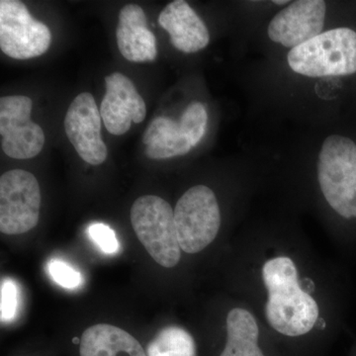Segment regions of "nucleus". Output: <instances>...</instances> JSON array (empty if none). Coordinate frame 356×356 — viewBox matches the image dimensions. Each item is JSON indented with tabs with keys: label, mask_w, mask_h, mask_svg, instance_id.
I'll return each instance as SVG.
<instances>
[{
	"label": "nucleus",
	"mask_w": 356,
	"mask_h": 356,
	"mask_svg": "<svg viewBox=\"0 0 356 356\" xmlns=\"http://www.w3.org/2000/svg\"><path fill=\"white\" fill-rule=\"evenodd\" d=\"M0 314L2 322L13 320L18 308V289L11 280L2 281L0 290Z\"/></svg>",
	"instance_id": "412c9836"
},
{
	"label": "nucleus",
	"mask_w": 356,
	"mask_h": 356,
	"mask_svg": "<svg viewBox=\"0 0 356 356\" xmlns=\"http://www.w3.org/2000/svg\"><path fill=\"white\" fill-rule=\"evenodd\" d=\"M208 114L205 106L200 102H192L184 110L179 124L187 139L191 140L192 147L202 139L207 127Z\"/></svg>",
	"instance_id": "a211bd4d"
},
{
	"label": "nucleus",
	"mask_w": 356,
	"mask_h": 356,
	"mask_svg": "<svg viewBox=\"0 0 356 356\" xmlns=\"http://www.w3.org/2000/svg\"><path fill=\"white\" fill-rule=\"evenodd\" d=\"M259 337L254 316L245 309H233L227 316V343L220 356H264Z\"/></svg>",
	"instance_id": "dca6fc26"
},
{
	"label": "nucleus",
	"mask_w": 356,
	"mask_h": 356,
	"mask_svg": "<svg viewBox=\"0 0 356 356\" xmlns=\"http://www.w3.org/2000/svg\"><path fill=\"white\" fill-rule=\"evenodd\" d=\"M147 356H195L196 346L193 337L182 327H165L149 343Z\"/></svg>",
	"instance_id": "f3484780"
},
{
	"label": "nucleus",
	"mask_w": 356,
	"mask_h": 356,
	"mask_svg": "<svg viewBox=\"0 0 356 356\" xmlns=\"http://www.w3.org/2000/svg\"><path fill=\"white\" fill-rule=\"evenodd\" d=\"M145 154L151 159H165L184 156L191 152L192 145L182 131L179 122L168 117L154 119L143 137Z\"/></svg>",
	"instance_id": "2eb2a0df"
},
{
	"label": "nucleus",
	"mask_w": 356,
	"mask_h": 356,
	"mask_svg": "<svg viewBox=\"0 0 356 356\" xmlns=\"http://www.w3.org/2000/svg\"><path fill=\"white\" fill-rule=\"evenodd\" d=\"M32 106L27 96H6L0 99L1 149L9 158L29 159L43 149L44 131L31 120Z\"/></svg>",
	"instance_id": "6e6552de"
},
{
	"label": "nucleus",
	"mask_w": 356,
	"mask_h": 356,
	"mask_svg": "<svg viewBox=\"0 0 356 356\" xmlns=\"http://www.w3.org/2000/svg\"><path fill=\"white\" fill-rule=\"evenodd\" d=\"M41 191L37 178L23 170H9L0 177V231L21 235L38 224Z\"/></svg>",
	"instance_id": "423d86ee"
},
{
	"label": "nucleus",
	"mask_w": 356,
	"mask_h": 356,
	"mask_svg": "<svg viewBox=\"0 0 356 356\" xmlns=\"http://www.w3.org/2000/svg\"><path fill=\"white\" fill-rule=\"evenodd\" d=\"M89 236L104 254H113L118 252L119 243L116 234L107 225L97 222L88 229Z\"/></svg>",
	"instance_id": "aec40b11"
},
{
	"label": "nucleus",
	"mask_w": 356,
	"mask_h": 356,
	"mask_svg": "<svg viewBox=\"0 0 356 356\" xmlns=\"http://www.w3.org/2000/svg\"><path fill=\"white\" fill-rule=\"evenodd\" d=\"M51 280L60 286L67 289H74L81 285L83 277L81 273L76 270L69 264L58 259H54L49 264Z\"/></svg>",
	"instance_id": "6ab92c4d"
},
{
	"label": "nucleus",
	"mask_w": 356,
	"mask_h": 356,
	"mask_svg": "<svg viewBox=\"0 0 356 356\" xmlns=\"http://www.w3.org/2000/svg\"><path fill=\"white\" fill-rule=\"evenodd\" d=\"M102 115L95 97L83 92L70 103L65 118L67 139L86 163L99 165L107 159V147L102 138Z\"/></svg>",
	"instance_id": "1a4fd4ad"
},
{
	"label": "nucleus",
	"mask_w": 356,
	"mask_h": 356,
	"mask_svg": "<svg viewBox=\"0 0 356 356\" xmlns=\"http://www.w3.org/2000/svg\"><path fill=\"white\" fill-rule=\"evenodd\" d=\"M131 222L136 235L159 266L172 268L181 257L175 210L156 195L140 196L131 208Z\"/></svg>",
	"instance_id": "20e7f679"
},
{
	"label": "nucleus",
	"mask_w": 356,
	"mask_h": 356,
	"mask_svg": "<svg viewBox=\"0 0 356 356\" xmlns=\"http://www.w3.org/2000/svg\"><path fill=\"white\" fill-rule=\"evenodd\" d=\"M159 22L170 34L172 46L185 54L196 53L209 44L205 23L184 0L168 4L159 14Z\"/></svg>",
	"instance_id": "f8f14e48"
},
{
	"label": "nucleus",
	"mask_w": 356,
	"mask_h": 356,
	"mask_svg": "<svg viewBox=\"0 0 356 356\" xmlns=\"http://www.w3.org/2000/svg\"><path fill=\"white\" fill-rule=\"evenodd\" d=\"M178 242L186 254H197L216 238L221 213L216 195L205 185L188 189L175 209Z\"/></svg>",
	"instance_id": "39448f33"
},
{
	"label": "nucleus",
	"mask_w": 356,
	"mask_h": 356,
	"mask_svg": "<svg viewBox=\"0 0 356 356\" xmlns=\"http://www.w3.org/2000/svg\"><path fill=\"white\" fill-rule=\"evenodd\" d=\"M288 64L309 77L348 76L356 72V32L337 28L322 33L288 53Z\"/></svg>",
	"instance_id": "7ed1b4c3"
},
{
	"label": "nucleus",
	"mask_w": 356,
	"mask_h": 356,
	"mask_svg": "<svg viewBox=\"0 0 356 356\" xmlns=\"http://www.w3.org/2000/svg\"><path fill=\"white\" fill-rule=\"evenodd\" d=\"M117 44L121 55L133 63L154 62L156 57V37L147 29L142 7L124 6L116 29Z\"/></svg>",
	"instance_id": "ddd939ff"
},
{
	"label": "nucleus",
	"mask_w": 356,
	"mask_h": 356,
	"mask_svg": "<svg viewBox=\"0 0 356 356\" xmlns=\"http://www.w3.org/2000/svg\"><path fill=\"white\" fill-rule=\"evenodd\" d=\"M318 180L325 200L339 216L356 218V145L343 136L327 137L318 154Z\"/></svg>",
	"instance_id": "f03ea898"
},
{
	"label": "nucleus",
	"mask_w": 356,
	"mask_h": 356,
	"mask_svg": "<svg viewBox=\"0 0 356 356\" xmlns=\"http://www.w3.org/2000/svg\"><path fill=\"white\" fill-rule=\"evenodd\" d=\"M262 280L268 293L266 317L273 329L292 337L311 332L320 309L316 300L300 287L294 261L287 257L269 259L262 267Z\"/></svg>",
	"instance_id": "f257e3e1"
},
{
	"label": "nucleus",
	"mask_w": 356,
	"mask_h": 356,
	"mask_svg": "<svg viewBox=\"0 0 356 356\" xmlns=\"http://www.w3.org/2000/svg\"><path fill=\"white\" fill-rule=\"evenodd\" d=\"M325 2L323 0H298L274 16L269 23V38L286 48L294 49L322 34Z\"/></svg>",
	"instance_id": "9d476101"
},
{
	"label": "nucleus",
	"mask_w": 356,
	"mask_h": 356,
	"mask_svg": "<svg viewBox=\"0 0 356 356\" xmlns=\"http://www.w3.org/2000/svg\"><path fill=\"white\" fill-rule=\"evenodd\" d=\"M81 356H147L139 341L120 327L98 324L83 332Z\"/></svg>",
	"instance_id": "4468645a"
},
{
	"label": "nucleus",
	"mask_w": 356,
	"mask_h": 356,
	"mask_svg": "<svg viewBox=\"0 0 356 356\" xmlns=\"http://www.w3.org/2000/svg\"><path fill=\"white\" fill-rule=\"evenodd\" d=\"M274 3L277 4V6H282V4L285 3H289V1L288 0H280V1H278V0H274Z\"/></svg>",
	"instance_id": "4be33fe9"
},
{
	"label": "nucleus",
	"mask_w": 356,
	"mask_h": 356,
	"mask_svg": "<svg viewBox=\"0 0 356 356\" xmlns=\"http://www.w3.org/2000/svg\"><path fill=\"white\" fill-rule=\"evenodd\" d=\"M105 84L106 93L99 108L103 123L112 135H124L130 130L132 123L145 120L146 103L133 81L120 72L105 77Z\"/></svg>",
	"instance_id": "9b49d317"
},
{
	"label": "nucleus",
	"mask_w": 356,
	"mask_h": 356,
	"mask_svg": "<svg viewBox=\"0 0 356 356\" xmlns=\"http://www.w3.org/2000/svg\"><path fill=\"white\" fill-rule=\"evenodd\" d=\"M51 41L49 28L34 19L22 1H0V49L6 56L15 60L40 57Z\"/></svg>",
	"instance_id": "0eeeda50"
}]
</instances>
